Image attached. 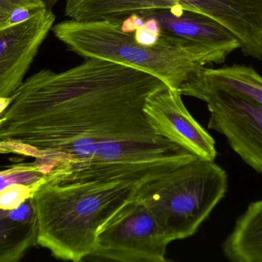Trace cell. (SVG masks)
<instances>
[{"label":"cell","instance_id":"obj_1","mask_svg":"<svg viewBox=\"0 0 262 262\" xmlns=\"http://www.w3.org/2000/svg\"><path fill=\"white\" fill-rule=\"evenodd\" d=\"M168 87L130 66L100 58L25 80L0 114V147L33 157L57 185L143 183L199 158L158 135L143 106Z\"/></svg>","mask_w":262,"mask_h":262},{"label":"cell","instance_id":"obj_2","mask_svg":"<svg viewBox=\"0 0 262 262\" xmlns=\"http://www.w3.org/2000/svg\"><path fill=\"white\" fill-rule=\"evenodd\" d=\"M141 184L43 183L34 194L37 245L63 261L91 256L100 229L135 198Z\"/></svg>","mask_w":262,"mask_h":262},{"label":"cell","instance_id":"obj_3","mask_svg":"<svg viewBox=\"0 0 262 262\" xmlns=\"http://www.w3.org/2000/svg\"><path fill=\"white\" fill-rule=\"evenodd\" d=\"M122 21L68 19L54 25L55 36L68 49L84 58H100L130 66L178 89L197 68L195 57L178 42L160 35L152 46L136 41L121 29Z\"/></svg>","mask_w":262,"mask_h":262},{"label":"cell","instance_id":"obj_4","mask_svg":"<svg viewBox=\"0 0 262 262\" xmlns=\"http://www.w3.org/2000/svg\"><path fill=\"white\" fill-rule=\"evenodd\" d=\"M228 176L214 161L196 159L140 185L146 205L169 243L193 235L224 198Z\"/></svg>","mask_w":262,"mask_h":262},{"label":"cell","instance_id":"obj_5","mask_svg":"<svg viewBox=\"0 0 262 262\" xmlns=\"http://www.w3.org/2000/svg\"><path fill=\"white\" fill-rule=\"evenodd\" d=\"M179 6L227 28L245 55L262 59V0H67L64 15L77 21L118 20L146 9Z\"/></svg>","mask_w":262,"mask_h":262},{"label":"cell","instance_id":"obj_6","mask_svg":"<svg viewBox=\"0 0 262 262\" xmlns=\"http://www.w3.org/2000/svg\"><path fill=\"white\" fill-rule=\"evenodd\" d=\"M182 95L205 102L210 112L208 127L226 137L234 152L262 174V105L246 95L186 78Z\"/></svg>","mask_w":262,"mask_h":262},{"label":"cell","instance_id":"obj_7","mask_svg":"<svg viewBox=\"0 0 262 262\" xmlns=\"http://www.w3.org/2000/svg\"><path fill=\"white\" fill-rule=\"evenodd\" d=\"M169 243L151 211L134 198L100 229L91 256L120 262H163Z\"/></svg>","mask_w":262,"mask_h":262},{"label":"cell","instance_id":"obj_8","mask_svg":"<svg viewBox=\"0 0 262 262\" xmlns=\"http://www.w3.org/2000/svg\"><path fill=\"white\" fill-rule=\"evenodd\" d=\"M137 13L157 20L161 35L183 45L203 66L223 63L231 52L240 48L238 38L227 28L204 14L179 6Z\"/></svg>","mask_w":262,"mask_h":262},{"label":"cell","instance_id":"obj_9","mask_svg":"<svg viewBox=\"0 0 262 262\" xmlns=\"http://www.w3.org/2000/svg\"><path fill=\"white\" fill-rule=\"evenodd\" d=\"M55 21L52 10L42 7L0 29V100L12 98L21 87Z\"/></svg>","mask_w":262,"mask_h":262},{"label":"cell","instance_id":"obj_10","mask_svg":"<svg viewBox=\"0 0 262 262\" xmlns=\"http://www.w3.org/2000/svg\"><path fill=\"white\" fill-rule=\"evenodd\" d=\"M178 89L166 87L148 97L143 112L158 135L192 152L199 158L214 161L215 142L192 116Z\"/></svg>","mask_w":262,"mask_h":262},{"label":"cell","instance_id":"obj_11","mask_svg":"<svg viewBox=\"0 0 262 262\" xmlns=\"http://www.w3.org/2000/svg\"><path fill=\"white\" fill-rule=\"evenodd\" d=\"M37 245L34 197L12 210L0 209V262H18Z\"/></svg>","mask_w":262,"mask_h":262},{"label":"cell","instance_id":"obj_12","mask_svg":"<svg viewBox=\"0 0 262 262\" xmlns=\"http://www.w3.org/2000/svg\"><path fill=\"white\" fill-rule=\"evenodd\" d=\"M226 258L234 262H262V198L249 205L223 244Z\"/></svg>","mask_w":262,"mask_h":262},{"label":"cell","instance_id":"obj_13","mask_svg":"<svg viewBox=\"0 0 262 262\" xmlns=\"http://www.w3.org/2000/svg\"><path fill=\"white\" fill-rule=\"evenodd\" d=\"M186 78L246 95L262 105V76L250 66L234 65L220 69L201 66Z\"/></svg>","mask_w":262,"mask_h":262},{"label":"cell","instance_id":"obj_14","mask_svg":"<svg viewBox=\"0 0 262 262\" xmlns=\"http://www.w3.org/2000/svg\"><path fill=\"white\" fill-rule=\"evenodd\" d=\"M44 168L37 163L12 165L0 171V192L12 185H23L38 189L46 182Z\"/></svg>","mask_w":262,"mask_h":262},{"label":"cell","instance_id":"obj_15","mask_svg":"<svg viewBox=\"0 0 262 262\" xmlns=\"http://www.w3.org/2000/svg\"><path fill=\"white\" fill-rule=\"evenodd\" d=\"M37 189L23 185H12L0 192V209L12 210L34 197Z\"/></svg>","mask_w":262,"mask_h":262},{"label":"cell","instance_id":"obj_16","mask_svg":"<svg viewBox=\"0 0 262 262\" xmlns=\"http://www.w3.org/2000/svg\"><path fill=\"white\" fill-rule=\"evenodd\" d=\"M44 5L38 0H0V29L11 24V18L18 9L35 12Z\"/></svg>","mask_w":262,"mask_h":262},{"label":"cell","instance_id":"obj_17","mask_svg":"<svg viewBox=\"0 0 262 262\" xmlns=\"http://www.w3.org/2000/svg\"><path fill=\"white\" fill-rule=\"evenodd\" d=\"M144 23L134 32V38L137 43L143 46H154L161 35L160 25L154 18H144Z\"/></svg>","mask_w":262,"mask_h":262},{"label":"cell","instance_id":"obj_18","mask_svg":"<svg viewBox=\"0 0 262 262\" xmlns=\"http://www.w3.org/2000/svg\"><path fill=\"white\" fill-rule=\"evenodd\" d=\"M144 18L138 13H134L124 18L121 23V29L128 33H134L144 23Z\"/></svg>","mask_w":262,"mask_h":262},{"label":"cell","instance_id":"obj_19","mask_svg":"<svg viewBox=\"0 0 262 262\" xmlns=\"http://www.w3.org/2000/svg\"><path fill=\"white\" fill-rule=\"evenodd\" d=\"M38 1L41 2L44 5L45 7L52 10V8L61 0H38Z\"/></svg>","mask_w":262,"mask_h":262}]
</instances>
